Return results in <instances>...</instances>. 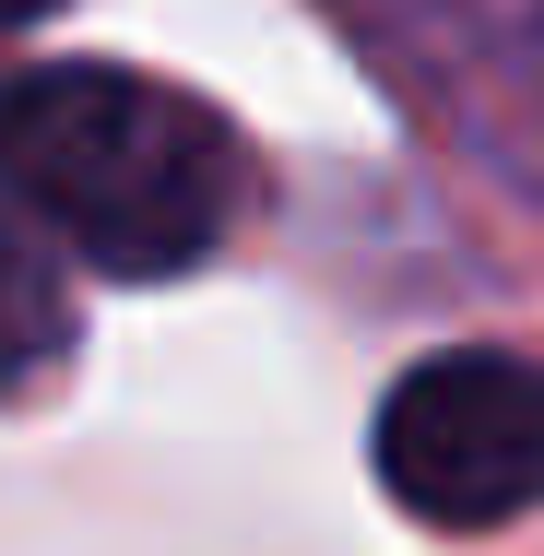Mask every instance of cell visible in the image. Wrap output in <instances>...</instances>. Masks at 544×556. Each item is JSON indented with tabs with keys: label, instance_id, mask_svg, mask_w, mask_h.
Returning a JSON list of instances; mask_svg holds the SVG:
<instances>
[{
	"label": "cell",
	"instance_id": "obj_3",
	"mask_svg": "<svg viewBox=\"0 0 544 556\" xmlns=\"http://www.w3.org/2000/svg\"><path fill=\"white\" fill-rule=\"evenodd\" d=\"M367 48L403 60V84L473 142L509 190L544 202V0H343Z\"/></svg>",
	"mask_w": 544,
	"mask_h": 556
},
{
	"label": "cell",
	"instance_id": "obj_1",
	"mask_svg": "<svg viewBox=\"0 0 544 556\" xmlns=\"http://www.w3.org/2000/svg\"><path fill=\"white\" fill-rule=\"evenodd\" d=\"M0 190L72 261H96L118 285H166L225 249V225L249 202V154L202 96L154 72L48 60L0 84Z\"/></svg>",
	"mask_w": 544,
	"mask_h": 556
},
{
	"label": "cell",
	"instance_id": "obj_5",
	"mask_svg": "<svg viewBox=\"0 0 544 556\" xmlns=\"http://www.w3.org/2000/svg\"><path fill=\"white\" fill-rule=\"evenodd\" d=\"M48 12H60V0H0V24H48Z\"/></svg>",
	"mask_w": 544,
	"mask_h": 556
},
{
	"label": "cell",
	"instance_id": "obj_4",
	"mask_svg": "<svg viewBox=\"0 0 544 556\" xmlns=\"http://www.w3.org/2000/svg\"><path fill=\"white\" fill-rule=\"evenodd\" d=\"M72 355V285L48 273V249L24 225H0V403L48 391Z\"/></svg>",
	"mask_w": 544,
	"mask_h": 556
},
{
	"label": "cell",
	"instance_id": "obj_2",
	"mask_svg": "<svg viewBox=\"0 0 544 556\" xmlns=\"http://www.w3.org/2000/svg\"><path fill=\"white\" fill-rule=\"evenodd\" d=\"M379 485L438 533H497L544 509V355L450 343L379 403Z\"/></svg>",
	"mask_w": 544,
	"mask_h": 556
}]
</instances>
